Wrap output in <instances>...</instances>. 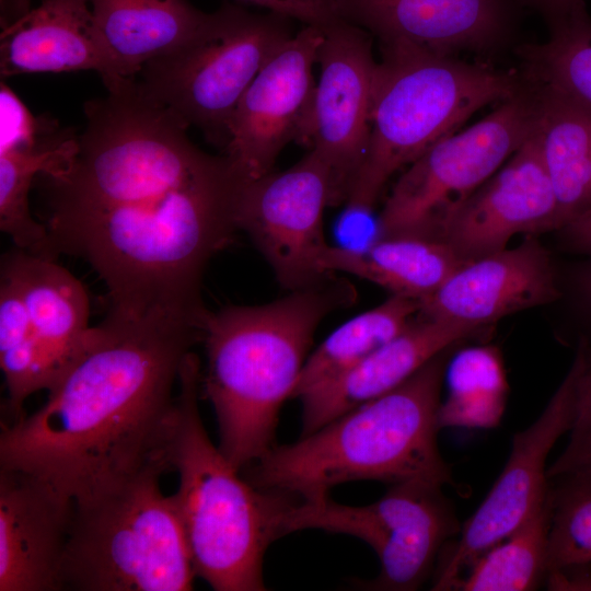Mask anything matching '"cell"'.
<instances>
[{
    "instance_id": "cell-1",
    "label": "cell",
    "mask_w": 591,
    "mask_h": 591,
    "mask_svg": "<svg viewBox=\"0 0 591 591\" xmlns=\"http://www.w3.org/2000/svg\"><path fill=\"white\" fill-rule=\"evenodd\" d=\"M84 104L71 160L44 179L48 256L82 258L105 282L106 318L204 332L201 279L232 242L246 182L225 155L123 78Z\"/></svg>"
},
{
    "instance_id": "cell-2",
    "label": "cell",
    "mask_w": 591,
    "mask_h": 591,
    "mask_svg": "<svg viewBox=\"0 0 591 591\" xmlns=\"http://www.w3.org/2000/svg\"><path fill=\"white\" fill-rule=\"evenodd\" d=\"M199 339L183 327L105 318L45 404L2 426L0 467L39 477L73 502L153 466L172 472L173 390Z\"/></svg>"
},
{
    "instance_id": "cell-3",
    "label": "cell",
    "mask_w": 591,
    "mask_h": 591,
    "mask_svg": "<svg viewBox=\"0 0 591 591\" xmlns=\"http://www.w3.org/2000/svg\"><path fill=\"white\" fill-rule=\"evenodd\" d=\"M356 297L350 282L333 276L269 303L208 313L201 384L217 417L219 448L239 470L275 445L281 407L293 398L317 326Z\"/></svg>"
},
{
    "instance_id": "cell-4",
    "label": "cell",
    "mask_w": 591,
    "mask_h": 591,
    "mask_svg": "<svg viewBox=\"0 0 591 591\" xmlns=\"http://www.w3.org/2000/svg\"><path fill=\"white\" fill-rule=\"evenodd\" d=\"M394 390L335 417L242 470L254 486L312 500L357 480L455 486L438 447V410L450 350Z\"/></svg>"
},
{
    "instance_id": "cell-5",
    "label": "cell",
    "mask_w": 591,
    "mask_h": 591,
    "mask_svg": "<svg viewBox=\"0 0 591 591\" xmlns=\"http://www.w3.org/2000/svg\"><path fill=\"white\" fill-rule=\"evenodd\" d=\"M177 414L169 451L178 488L172 495L196 576L216 591L266 590L268 546L283 536V520L299 499L242 478L209 438L199 412V358L189 351L178 374Z\"/></svg>"
},
{
    "instance_id": "cell-6",
    "label": "cell",
    "mask_w": 591,
    "mask_h": 591,
    "mask_svg": "<svg viewBox=\"0 0 591 591\" xmlns=\"http://www.w3.org/2000/svg\"><path fill=\"white\" fill-rule=\"evenodd\" d=\"M366 157L346 205L373 209L399 169L408 166L468 117L518 93L521 73L470 63L456 56L381 47Z\"/></svg>"
},
{
    "instance_id": "cell-7",
    "label": "cell",
    "mask_w": 591,
    "mask_h": 591,
    "mask_svg": "<svg viewBox=\"0 0 591 591\" xmlns=\"http://www.w3.org/2000/svg\"><path fill=\"white\" fill-rule=\"evenodd\" d=\"M169 472L153 466L86 500L73 502L61 564L72 591H187L197 577L172 496Z\"/></svg>"
},
{
    "instance_id": "cell-8",
    "label": "cell",
    "mask_w": 591,
    "mask_h": 591,
    "mask_svg": "<svg viewBox=\"0 0 591 591\" xmlns=\"http://www.w3.org/2000/svg\"><path fill=\"white\" fill-rule=\"evenodd\" d=\"M289 21L274 12L222 5L198 34L147 62L136 78L149 95L224 151L239 102L293 36Z\"/></svg>"
},
{
    "instance_id": "cell-9",
    "label": "cell",
    "mask_w": 591,
    "mask_h": 591,
    "mask_svg": "<svg viewBox=\"0 0 591 591\" xmlns=\"http://www.w3.org/2000/svg\"><path fill=\"white\" fill-rule=\"evenodd\" d=\"M534 116V95L524 82L482 120L431 146L393 186L376 220V237L445 241L468 198L526 140Z\"/></svg>"
},
{
    "instance_id": "cell-10",
    "label": "cell",
    "mask_w": 591,
    "mask_h": 591,
    "mask_svg": "<svg viewBox=\"0 0 591 591\" xmlns=\"http://www.w3.org/2000/svg\"><path fill=\"white\" fill-rule=\"evenodd\" d=\"M443 488L426 480L402 482L366 506L343 505L329 495L299 499L285 517L283 533L313 529L357 537L376 554L380 571L373 579L355 580V587L417 590L432 578L440 554L461 531Z\"/></svg>"
},
{
    "instance_id": "cell-11",
    "label": "cell",
    "mask_w": 591,
    "mask_h": 591,
    "mask_svg": "<svg viewBox=\"0 0 591 591\" xmlns=\"http://www.w3.org/2000/svg\"><path fill=\"white\" fill-rule=\"evenodd\" d=\"M575 360L541 415L512 439L503 470L483 502L439 556L431 590H454L468 568L517 530L548 497L546 461L575 415Z\"/></svg>"
},
{
    "instance_id": "cell-12",
    "label": "cell",
    "mask_w": 591,
    "mask_h": 591,
    "mask_svg": "<svg viewBox=\"0 0 591 591\" xmlns=\"http://www.w3.org/2000/svg\"><path fill=\"white\" fill-rule=\"evenodd\" d=\"M333 206V181L313 151L291 167L247 182L237 207V228L252 239L282 288L297 291L335 276L322 259L329 244L323 215Z\"/></svg>"
},
{
    "instance_id": "cell-13",
    "label": "cell",
    "mask_w": 591,
    "mask_h": 591,
    "mask_svg": "<svg viewBox=\"0 0 591 591\" xmlns=\"http://www.w3.org/2000/svg\"><path fill=\"white\" fill-rule=\"evenodd\" d=\"M14 268L27 310L21 348L0 360L11 421L37 391H49L80 356L92 327L89 299L81 282L55 258L15 248L3 256Z\"/></svg>"
},
{
    "instance_id": "cell-14",
    "label": "cell",
    "mask_w": 591,
    "mask_h": 591,
    "mask_svg": "<svg viewBox=\"0 0 591 591\" xmlns=\"http://www.w3.org/2000/svg\"><path fill=\"white\" fill-rule=\"evenodd\" d=\"M324 25H304L264 65L234 112L224 153L244 181L274 169L291 141L310 144L315 91L313 66Z\"/></svg>"
},
{
    "instance_id": "cell-15",
    "label": "cell",
    "mask_w": 591,
    "mask_h": 591,
    "mask_svg": "<svg viewBox=\"0 0 591 591\" xmlns=\"http://www.w3.org/2000/svg\"><path fill=\"white\" fill-rule=\"evenodd\" d=\"M323 28L310 146L331 172L337 206L347 200L367 153L378 61L367 31L343 19Z\"/></svg>"
},
{
    "instance_id": "cell-16",
    "label": "cell",
    "mask_w": 591,
    "mask_h": 591,
    "mask_svg": "<svg viewBox=\"0 0 591 591\" xmlns=\"http://www.w3.org/2000/svg\"><path fill=\"white\" fill-rule=\"evenodd\" d=\"M564 296L549 253L533 236L520 245L463 263L419 300L418 316L484 331L505 316Z\"/></svg>"
},
{
    "instance_id": "cell-17",
    "label": "cell",
    "mask_w": 591,
    "mask_h": 591,
    "mask_svg": "<svg viewBox=\"0 0 591 591\" xmlns=\"http://www.w3.org/2000/svg\"><path fill=\"white\" fill-rule=\"evenodd\" d=\"M558 229L555 192L532 128L523 144L461 208L445 241L467 262L505 250L517 234Z\"/></svg>"
},
{
    "instance_id": "cell-18",
    "label": "cell",
    "mask_w": 591,
    "mask_h": 591,
    "mask_svg": "<svg viewBox=\"0 0 591 591\" xmlns=\"http://www.w3.org/2000/svg\"><path fill=\"white\" fill-rule=\"evenodd\" d=\"M340 18L375 36L381 47L438 55L486 51L506 36L509 0H336Z\"/></svg>"
},
{
    "instance_id": "cell-19",
    "label": "cell",
    "mask_w": 591,
    "mask_h": 591,
    "mask_svg": "<svg viewBox=\"0 0 591 591\" xmlns=\"http://www.w3.org/2000/svg\"><path fill=\"white\" fill-rule=\"evenodd\" d=\"M73 501L23 471L0 467V591H60Z\"/></svg>"
},
{
    "instance_id": "cell-20",
    "label": "cell",
    "mask_w": 591,
    "mask_h": 591,
    "mask_svg": "<svg viewBox=\"0 0 591 591\" xmlns=\"http://www.w3.org/2000/svg\"><path fill=\"white\" fill-rule=\"evenodd\" d=\"M478 333L466 325L416 315L403 332L358 364L300 397L301 436L394 390L432 358Z\"/></svg>"
},
{
    "instance_id": "cell-21",
    "label": "cell",
    "mask_w": 591,
    "mask_h": 591,
    "mask_svg": "<svg viewBox=\"0 0 591 591\" xmlns=\"http://www.w3.org/2000/svg\"><path fill=\"white\" fill-rule=\"evenodd\" d=\"M94 70L119 78L99 38L90 0H43L0 35V77Z\"/></svg>"
},
{
    "instance_id": "cell-22",
    "label": "cell",
    "mask_w": 591,
    "mask_h": 591,
    "mask_svg": "<svg viewBox=\"0 0 591 591\" xmlns=\"http://www.w3.org/2000/svg\"><path fill=\"white\" fill-rule=\"evenodd\" d=\"M99 38L119 78H135L150 60L182 46L210 13L186 0H90Z\"/></svg>"
},
{
    "instance_id": "cell-23",
    "label": "cell",
    "mask_w": 591,
    "mask_h": 591,
    "mask_svg": "<svg viewBox=\"0 0 591 591\" xmlns=\"http://www.w3.org/2000/svg\"><path fill=\"white\" fill-rule=\"evenodd\" d=\"M525 83L534 95L533 134L553 184L561 229L591 210V107L551 88Z\"/></svg>"
},
{
    "instance_id": "cell-24",
    "label": "cell",
    "mask_w": 591,
    "mask_h": 591,
    "mask_svg": "<svg viewBox=\"0 0 591 591\" xmlns=\"http://www.w3.org/2000/svg\"><path fill=\"white\" fill-rule=\"evenodd\" d=\"M463 263L447 241L414 235L376 237L363 248L329 245L322 259L329 274L354 275L416 300L438 290Z\"/></svg>"
},
{
    "instance_id": "cell-25",
    "label": "cell",
    "mask_w": 591,
    "mask_h": 591,
    "mask_svg": "<svg viewBox=\"0 0 591 591\" xmlns=\"http://www.w3.org/2000/svg\"><path fill=\"white\" fill-rule=\"evenodd\" d=\"M77 147L78 136L59 132L53 121L34 142L0 151V228L18 248L49 257L47 231L32 217L28 194L39 175L63 167Z\"/></svg>"
},
{
    "instance_id": "cell-26",
    "label": "cell",
    "mask_w": 591,
    "mask_h": 591,
    "mask_svg": "<svg viewBox=\"0 0 591 591\" xmlns=\"http://www.w3.org/2000/svg\"><path fill=\"white\" fill-rule=\"evenodd\" d=\"M418 311L419 300L392 294L341 324L308 356L293 397L300 398L358 364L403 332Z\"/></svg>"
},
{
    "instance_id": "cell-27",
    "label": "cell",
    "mask_w": 591,
    "mask_h": 591,
    "mask_svg": "<svg viewBox=\"0 0 591 591\" xmlns=\"http://www.w3.org/2000/svg\"><path fill=\"white\" fill-rule=\"evenodd\" d=\"M448 395L438 410L444 428L493 429L508 399V380L499 349L479 345L459 350L447 366Z\"/></svg>"
},
{
    "instance_id": "cell-28",
    "label": "cell",
    "mask_w": 591,
    "mask_h": 591,
    "mask_svg": "<svg viewBox=\"0 0 591 591\" xmlns=\"http://www.w3.org/2000/svg\"><path fill=\"white\" fill-rule=\"evenodd\" d=\"M551 518L549 488L547 499L517 530L478 557L454 590L530 591L546 584Z\"/></svg>"
},
{
    "instance_id": "cell-29",
    "label": "cell",
    "mask_w": 591,
    "mask_h": 591,
    "mask_svg": "<svg viewBox=\"0 0 591 591\" xmlns=\"http://www.w3.org/2000/svg\"><path fill=\"white\" fill-rule=\"evenodd\" d=\"M549 25L546 42L519 50L524 81L551 88L591 107V18L586 4Z\"/></svg>"
},
{
    "instance_id": "cell-30",
    "label": "cell",
    "mask_w": 591,
    "mask_h": 591,
    "mask_svg": "<svg viewBox=\"0 0 591 591\" xmlns=\"http://www.w3.org/2000/svg\"><path fill=\"white\" fill-rule=\"evenodd\" d=\"M548 479L552 502L549 576L565 568L591 565V477L560 475Z\"/></svg>"
},
{
    "instance_id": "cell-31",
    "label": "cell",
    "mask_w": 591,
    "mask_h": 591,
    "mask_svg": "<svg viewBox=\"0 0 591 591\" xmlns=\"http://www.w3.org/2000/svg\"><path fill=\"white\" fill-rule=\"evenodd\" d=\"M575 362V415L569 441L547 467V477L579 475L591 477V346L578 339Z\"/></svg>"
},
{
    "instance_id": "cell-32",
    "label": "cell",
    "mask_w": 591,
    "mask_h": 591,
    "mask_svg": "<svg viewBox=\"0 0 591 591\" xmlns=\"http://www.w3.org/2000/svg\"><path fill=\"white\" fill-rule=\"evenodd\" d=\"M0 151L34 142L50 125L34 117L16 94L3 82L0 88Z\"/></svg>"
},
{
    "instance_id": "cell-33",
    "label": "cell",
    "mask_w": 591,
    "mask_h": 591,
    "mask_svg": "<svg viewBox=\"0 0 591 591\" xmlns=\"http://www.w3.org/2000/svg\"><path fill=\"white\" fill-rule=\"evenodd\" d=\"M304 25H326L340 20L336 0H242Z\"/></svg>"
},
{
    "instance_id": "cell-34",
    "label": "cell",
    "mask_w": 591,
    "mask_h": 591,
    "mask_svg": "<svg viewBox=\"0 0 591 591\" xmlns=\"http://www.w3.org/2000/svg\"><path fill=\"white\" fill-rule=\"evenodd\" d=\"M568 280L575 305L589 326V332L579 339L591 346V257L575 265L569 270Z\"/></svg>"
},
{
    "instance_id": "cell-35",
    "label": "cell",
    "mask_w": 591,
    "mask_h": 591,
    "mask_svg": "<svg viewBox=\"0 0 591 591\" xmlns=\"http://www.w3.org/2000/svg\"><path fill=\"white\" fill-rule=\"evenodd\" d=\"M564 246L573 253L591 257V210L559 229Z\"/></svg>"
},
{
    "instance_id": "cell-36",
    "label": "cell",
    "mask_w": 591,
    "mask_h": 591,
    "mask_svg": "<svg viewBox=\"0 0 591 591\" xmlns=\"http://www.w3.org/2000/svg\"><path fill=\"white\" fill-rule=\"evenodd\" d=\"M524 4L541 12L551 24L576 8L586 4L584 0H521Z\"/></svg>"
},
{
    "instance_id": "cell-37",
    "label": "cell",
    "mask_w": 591,
    "mask_h": 591,
    "mask_svg": "<svg viewBox=\"0 0 591 591\" xmlns=\"http://www.w3.org/2000/svg\"><path fill=\"white\" fill-rule=\"evenodd\" d=\"M32 0H0L1 28L10 25L31 10Z\"/></svg>"
}]
</instances>
